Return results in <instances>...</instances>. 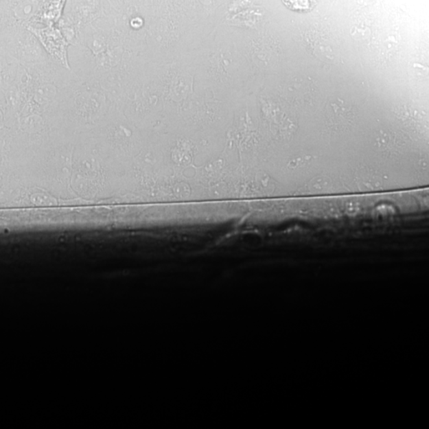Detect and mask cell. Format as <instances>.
I'll return each instance as SVG.
<instances>
[{
	"label": "cell",
	"mask_w": 429,
	"mask_h": 429,
	"mask_svg": "<svg viewBox=\"0 0 429 429\" xmlns=\"http://www.w3.org/2000/svg\"><path fill=\"white\" fill-rule=\"evenodd\" d=\"M282 2L292 11L306 12L315 7L316 0H282Z\"/></svg>",
	"instance_id": "cell-1"
}]
</instances>
